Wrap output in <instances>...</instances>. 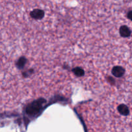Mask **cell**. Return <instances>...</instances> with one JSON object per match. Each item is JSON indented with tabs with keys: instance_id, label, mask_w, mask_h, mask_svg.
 Returning <instances> with one entry per match:
<instances>
[{
	"instance_id": "6da1fadb",
	"label": "cell",
	"mask_w": 132,
	"mask_h": 132,
	"mask_svg": "<svg viewBox=\"0 0 132 132\" xmlns=\"http://www.w3.org/2000/svg\"><path fill=\"white\" fill-rule=\"evenodd\" d=\"M46 102L44 99H39L28 104L26 108V113L30 117H34L39 113L42 109L43 105Z\"/></svg>"
},
{
	"instance_id": "7a4b0ae2",
	"label": "cell",
	"mask_w": 132,
	"mask_h": 132,
	"mask_svg": "<svg viewBox=\"0 0 132 132\" xmlns=\"http://www.w3.org/2000/svg\"><path fill=\"white\" fill-rule=\"evenodd\" d=\"M30 16L34 19H41L45 16V12L41 9H34L30 12Z\"/></svg>"
},
{
	"instance_id": "3957f363",
	"label": "cell",
	"mask_w": 132,
	"mask_h": 132,
	"mask_svg": "<svg viewBox=\"0 0 132 132\" xmlns=\"http://www.w3.org/2000/svg\"><path fill=\"white\" fill-rule=\"evenodd\" d=\"M112 73L113 76H114L116 77H121L123 76L125 73V68H122V67L120 66H116L113 68L112 70Z\"/></svg>"
},
{
	"instance_id": "277c9868",
	"label": "cell",
	"mask_w": 132,
	"mask_h": 132,
	"mask_svg": "<svg viewBox=\"0 0 132 132\" xmlns=\"http://www.w3.org/2000/svg\"><path fill=\"white\" fill-rule=\"evenodd\" d=\"M119 33L121 36L123 37H128L131 36V30L128 27L123 25L119 29Z\"/></svg>"
},
{
	"instance_id": "5b68a950",
	"label": "cell",
	"mask_w": 132,
	"mask_h": 132,
	"mask_svg": "<svg viewBox=\"0 0 132 132\" xmlns=\"http://www.w3.org/2000/svg\"><path fill=\"white\" fill-rule=\"evenodd\" d=\"M117 110H118V112H119L120 114H121L122 116H128L130 114V110H129L128 107L125 104H120L117 108Z\"/></svg>"
},
{
	"instance_id": "8992f818",
	"label": "cell",
	"mask_w": 132,
	"mask_h": 132,
	"mask_svg": "<svg viewBox=\"0 0 132 132\" xmlns=\"http://www.w3.org/2000/svg\"><path fill=\"white\" fill-rule=\"evenodd\" d=\"M27 62V59L24 57H21L18 59V61L16 63V67L17 68L19 69H23L24 67L25 66L26 63Z\"/></svg>"
},
{
	"instance_id": "52a82bcc",
	"label": "cell",
	"mask_w": 132,
	"mask_h": 132,
	"mask_svg": "<svg viewBox=\"0 0 132 132\" xmlns=\"http://www.w3.org/2000/svg\"><path fill=\"white\" fill-rule=\"evenodd\" d=\"M72 72L77 77H81V76L85 75V71H84V70L82 68H80V67H76V68H73L72 70Z\"/></svg>"
},
{
	"instance_id": "ba28073f",
	"label": "cell",
	"mask_w": 132,
	"mask_h": 132,
	"mask_svg": "<svg viewBox=\"0 0 132 132\" xmlns=\"http://www.w3.org/2000/svg\"><path fill=\"white\" fill-rule=\"evenodd\" d=\"M131 14H132L131 11V10H130V12H128V19H130V20L131 19Z\"/></svg>"
}]
</instances>
